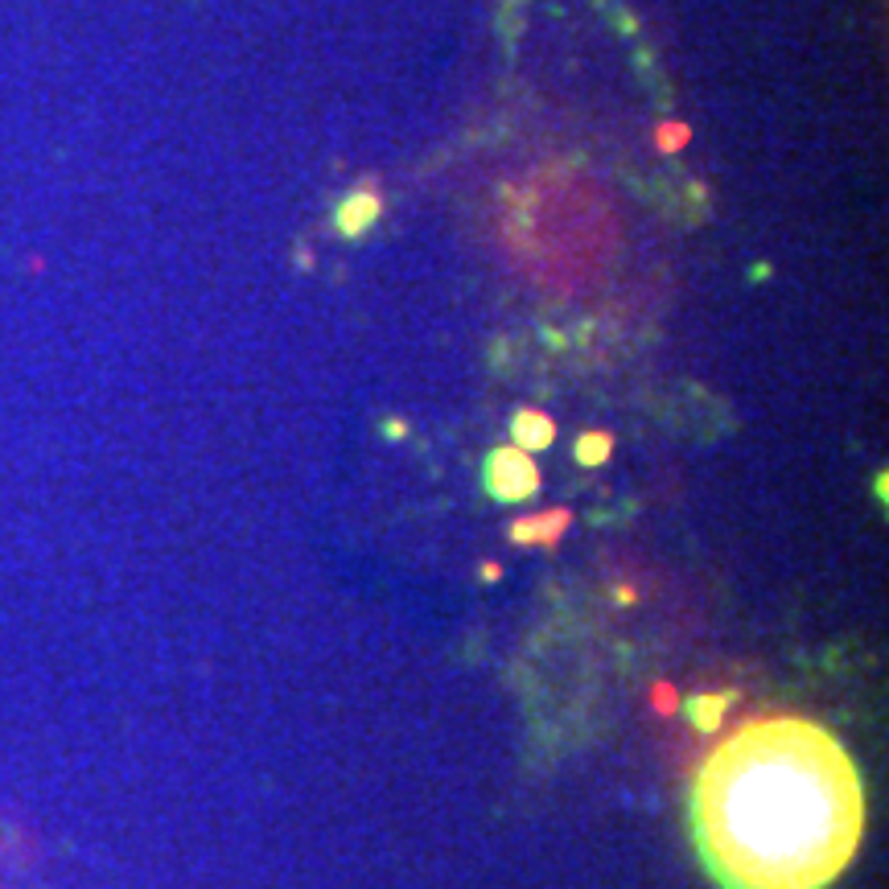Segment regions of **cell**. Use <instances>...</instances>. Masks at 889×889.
<instances>
[{"label": "cell", "instance_id": "8", "mask_svg": "<svg viewBox=\"0 0 889 889\" xmlns=\"http://www.w3.org/2000/svg\"><path fill=\"white\" fill-rule=\"evenodd\" d=\"M688 140H692V128H688V124H679V120L676 124H659V128H655V149H659V152H679Z\"/></svg>", "mask_w": 889, "mask_h": 889}, {"label": "cell", "instance_id": "1", "mask_svg": "<svg viewBox=\"0 0 889 889\" xmlns=\"http://www.w3.org/2000/svg\"><path fill=\"white\" fill-rule=\"evenodd\" d=\"M860 836L865 783L824 724H745L696 774L692 840L721 889H828Z\"/></svg>", "mask_w": 889, "mask_h": 889}, {"label": "cell", "instance_id": "4", "mask_svg": "<svg viewBox=\"0 0 889 889\" xmlns=\"http://www.w3.org/2000/svg\"><path fill=\"white\" fill-rule=\"evenodd\" d=\"M573 523V515L569 511H548V515H531V519H519L511 523V536L515 543H557L564 531Z\"/></svg>", "mask_w": 889, "mask_h": 889}, {"label": "cell", "instance_id": "3", "mask_svg": "<svg viewBox=\"0 0 889 889\" xmlns=\"http://www.w3.org/2000/svg\"><path fill=\"white\" fill-rule=\"evenodd\" d=\"M511 437H515V449L523 453H540L548 449L552 441H557V424L548 412H536V408H519L511 421Z\"/></svg>", "mask_w": 889, "mask_h": 889}, {"label": "cell", "instance_id": "5", "mask_svg": "<svg viewBox=\"0 0 889 889\" xmlns=\"http://www.w3.org/2000/svg\"><path fill=\"white\" fill-rule=\"evenodd\" d=\"M379 211H383V198L371 194V190H359L338 207V231L342 235H362L379 219Z\"/></svg>", "mask_w": 889, "mask_h": 889}, {"label": "cell", "instance_id": "2", "mask_svg": "<svg viewBox=\"0 0 889 889\" xmlns=\"http://www.w3.org/2000/svg\"><path fill=\"white\" fill-rule=\"evenodd\" d=\"M483 486L486 495L498 498V502H523V498H531L540 490V466L531 462V453L502 445V449H495L486 457Z\"/></svg>", "mask_w": 889, "mask_h": 889}, {"label": "cell", "instance_id": "6", "mask_svg": "<svg viewBox=\"0 0 889 889\" xmlns=\"http://www.w3.org/2000/svg\"><path fill=\"white\" fill-rule=\"evenodd\" d=\"M573 453L581 466H589V469L602 466V462H610V453H614V437H610V433H597V428H593V433H581Z\"/></svg>", "mask_w": 889, "mask_h": 889}, {"label": "cell", "instance_id": "7", "mask_svg": "<svg viewBox=\"0 0 889 889\" xmlns=\"http://www.w3.org/2000/svg\"><path fill=\"white\" fill-rule=\"evenodd\" d=\"M724 709H729V696H696L692 705H688V717L700 733H712L717 724H721Z\"/></svg>", "mask_w": 889, "mask_h": 889}]
</instances>
